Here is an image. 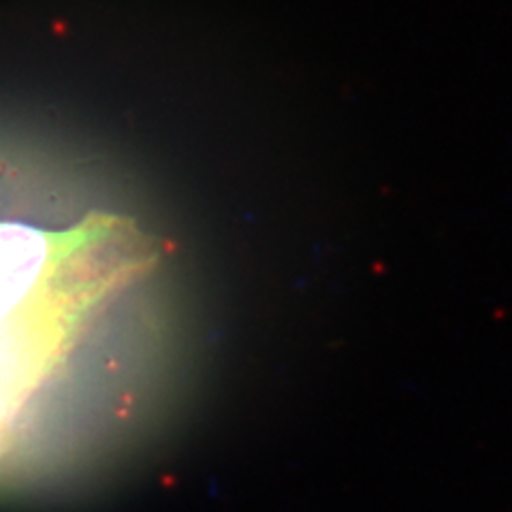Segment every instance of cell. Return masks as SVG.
Listing matches in <instances>:
<instances>
[{"instance_id":"1","label":"cell","mask_w":512,"mask_h":512,"mask_svg":"<svg viewBox=\"0 0 512 512\" xmlns=\"http://www.w3.org/2000/svg\"><path fill=\"white\" fill-rule=\"evenodd\" d=\"M118 222L94 216L56 231L0 218V478L52 434L141 269Z\"/></svg>"}]
</instances>
